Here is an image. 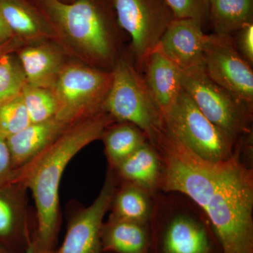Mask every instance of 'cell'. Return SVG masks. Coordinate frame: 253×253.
Listing matches in <instances>:
<instances>
[{
    "instance_id": "8",
    "label": "cell",
    "mask_w": 253,
    "mask_h": 253,
    "mask_svg": "<svg viewBox=\"0 0 253 253\" xmlns=\"http://www.w3.org/2000/svg\"><path fill=\"white\" fill-rule=\"evenodd\" d=\"M120 27L131 38L136 62L155 49L174 19L166 0H111Z\"/></svg>"
},
{
    "instance_id": "5",
    "label": "cell",
    "mask_w": 253,
    "mask_h": 253,
    "mask_svg": "<svg viewBox=\"0 0 253 253\" xmlns=\"http://www.w3.org/2000/svg\"><path fill=\"white\" fill-rule=\"evenodd\" d=\"M112 80L111 71L77 61L66 62L51 89L57 104L56 117L72 125L104 111Z\"/></svg>"
},
{
    "instance_id": "27",
    "label": "cell",
    "mask_w": 253,
    "mask_h": 253,
    "mask_svg": "<svg viewBox=\"0 0 253 253\" xmlns=\"http://www.w3.org/2000/svg\"><path fill=\"white\" fill-rule=\"evenodd\" d=\"M235 44L238 51L246 61L253 63V23H250L237 32Z\"/></svg>"
},
{
    "instance_id": "2",
    "label": "cell",
    "mask_w": 253,
    "mask_h": 253,
    "mask_svg": "<svg viewBox=\"0 0 253 253\" xmlns=\"http://www.w3.org/2000/svg\"><path fill=\"white\" fill-rule=\"evenodd\" d=\"M58 36L88 64L111 71L118 56V24L111 0H34ZM122 30V29H121Z\"/></svg>"
},
{
    "instance_id": "23",
    "label": "cell",
    "mask_w": 253,
    "mask_h": 253,
    "mask_svg": "<svg viewBox=\"0 0 253 253\" xmlns=\"http://www.w3.org/2000/svg\"><path fill=\"white\" fill-rule=\"evenodd\" d=\"M27 84L26 75L16 52L0 57V106L22 94Z\"/></svg>"
},
{
    "instance_id": "25",
    "label": "cell",
    "mask_w": 253,
    "mask_h": 253,
    "mask_svg": "<svg viewBox=\"0 0 253 253\" xmlns=\"http://www.w3.org/2000/svg\"><path fill=\"white\" fill-rule=\"evenodd\" d=\"M22 97H18L0 106V136L5 139L17 134L31 124Z\"/></svg>"
},
{
    "instance_id": "31",
    "label": "cell",
    "mask_w": 253,
    "mask_h": 253,
    "mask_svg": "<svg viewBox=\"0 0 253 253\" xmlns=\"http://www.w3.org/2000/svg\"><path fill=\"white\" fill-rule=\"evenodd\" d=\"M14 36L13 35L12 32L8 27L4 18L0 13V45L9 41Z\"/></svg>"
},
{
    "instance_id": "29",
    "label": "cell",
    "mask_w": 253,
    "mask_h": 253,
    "mask_svg": "<svg viewBox=\"0 0 253 253\" xmlns=\"http://www.w3.org/2000/svg\"><path fill=\"white\" fill-rule=\"evenodd\" d=\"M25 44H26L22 40L16 36L13 37L9 41L0 45V57L8 53L16 52L18 49L22 47Z\"/></svg>"
},
{
    "instance_id": "17",
    "label": "cell",
    "mask_w": 253,
    "mask_h": 253,
    "mask_svg": "<svg viewBox=\"0 0 253 253\" xmlns=\"http://www.w3.org/2000/svg\"><path fill=\"white\" fill-rule=\"evenodd\" d=\"M71 126L54 117L44 122L31 123L6 139L14 169L22 167L56 140Z\"/></svg>"
},
{
    "instance_id": "26",
    "label": "cell",
    "mask_w": 253,
    "mask_h": 253,
    "mask_svg": "<svg viewBox=\"0 0 253 253\" xmlns=\"http://www.w3.org/2000/svg\"><path fill=\"white\" fill-rule=\"evenodd\" d=\"M174 18H189L201 25L208 21L209 0H166Z\"/></svg>"
},
{
    "instance_id": "24",
    "label": "cell",
    "mask_w": 253,
    "mask_h": 253,
    "mask_svg": "<svg viewBox=\"0 0 253 253\" xmlns=\"http://www.w3.org/2000/svg\"><path fill=\"white\" fill-rule=\"evenodd\" d=\"M21 97L31 123L44 122L56 117L57 104L51 89L27 84Z\"/></svg>"
},
{
    "instance_id": "20",
    "label": "cell",
    "mask_w": 253,
    "mask_h": 253,
    "mask_svg": "<svg viewBox=\"0 0 253 253\" xmlns=\"http://www.w3.org/2000/svg\"><path fill=\"white\" fill-rule=\"evenodd\" d=\"M101 139L109 168L114 169L148 141L144 131L126 122H115L108 126Z\"/></svg>"
},
{
    "instance_id": "30",
    "label": "cell",
    "mask_w": 253,
    "mask_h": 253,
    "mask_svg": "<svg viewBox=\"0 0 253 253\" xmlns=\"http://www.w3.org/2000/svg\"><path fill=\"white\" fill-rule=\"evenodd\" d=\"M56 249H48L42 244L34 232L31 242L24 253H54Z\"/></svg>"
},
{
    "instance_id": "11",
    "label": "cell",
    "mask_w": 253,
    "mask_h": 253,
    "mask_svg": "<svg viewBox=\"0 0 253 253\" xmlns=\"http://www.w3.org/2000/svg\"><path fill=\"white\" fill-rule=\"evenodd\" d=\"M149 253H220L212 231L199 219L176 215L151 229Z\"/></svg>"
},
{
    "instance_id": "4",
    "label": "cell",
    "mask_w": 253,
    "mask_h": 253,
    "mask_svg": "<svg viewBox=\"0 0 253 253\" xmlns=\"http://www.w3.org/2000/svg\"><path fill=\"white\" fill-rule=\"evenodd\" d=\"M111 71L112 83L103 109L116 122L134 125L153 142L164 122L144 78L126 56H120Z\"/></svg>"
},
{
    "instance_id": "21",
    "label": "cell",
    "mask_w": 253,
    "mask_h": 253,
    "mask_svg": "<svg viewBox=\"0 0 253 253\" xmlns=\"http://www.w3.org/2000/svg\"><path fill=\"white\" fill-rule=\"evenodd\" d=\"M150 195L135 184L123 181L113 196L109 218L149 224L152 214Z\"/></svg>"
},
{
    "instance_id": "28",
    "label": "cell",
    "mask_w": 253,
    "mask_h": 253,
    "mask_svg": "<svg viewBox=\"0 0 253 253\" xmlns=\"http://www.w3.org/2000/svg\"><path fill=\"white\" fill-rule=\"evenodd\" d=\"M14 170L6 139L0 136V186L9 182Z\"/></svg>"
},
{
    "instance_id": "9",
    "label": "cell",
    "mask_w": 253,
    "mask_h": 253,
    "mask_svg": "<svg viewBox=\"0 0 253 253\" xmlns=\"http://www.w3.org/2000/svg\"><path fill=\"white\" fill-rule=\"evenodd\" d=\"M204 69L218 85L253 109V73L231 36L209 35L204 51Z\"/></svg>"
},
{
    "instance_id": "32",
    "label": "cell",
    "mask_w": 253,
    "mask_h": 253,
    "mask_svg": "<svg viewBox=\"0 0 253 253\" xmlns=\"http://www.w3.org/2000/svg\"><path fill=\"white\" fill-rule=\"evenodd\" d=\"M0 253H15L9 250L6 249V248L3 247L2 246L0 245Z\"/></svg>"
},
{
    "instance_id": "14",
    "label": "cell",
    "mask_w": 253,
    "mask_h": 253,
    "mask_svg": "<svg viewBox=\"0 0 253 253\" xmlns=\"http://www.w3.org/2000/svg\"><path fill=\"white\" fill-rule=\"evenodd\" d=\"M146 86L162 116L171 109L182 91L181 70L156 46L143 60L141 66Z\"/></svg>"
},
{
    "instance_id": "18",
    "label": "cell",
    "mask_w": 253,
    "mask_h": 253,
    "mask_svg": "<svg viewBox=\"0 0 253 253\" xmlns=\"http://www.w3.org/2000/svg\"><path fill=\"white\" fill-rule=\"evenodd\" d=\"M100 239L102 253H149L151 229L149 224L109 218Z\"/></svg>"
},
{
    "instance_id": "6",
    "label": "cell",
    "mask_w": 253,
    "mask_h": 253,
    "mask_svg": "<svg viewBox=\"0 0 253 253\" xmlns=\"http://www.w3.org/2000/svg\"><path fill=\"white\" fill-rule=\"evenodd\" d=\"M163 118L169 131L206 161L221 162L234 154L235 139L206 118L184 90Z\"/></svg>"
},
{
    "instance_id": "13",
    "label": "cell",
    "mask_w": 253,
    "mask_h": 253,
    "mask_svg": "<svg viewBox=\"0 0 253 253\" xmlns=\"http://www.w3.org/2000/svg\"><path fill=\"white\" fill-rule=\"evenodd\" d=\"M206 38L201 23L189 18H174L158 46L181 71H189L204 67Z\"/></svg>"
},
{
    "instance_id": "7",
    "label": "cell",
    "mask_w": 253,
    "mask_h": 253,
    "mask_svg": "<svg viewBox=\"0 0 253 253\" xmlns=\"http://www.w3.org/2000/svg\"><path fill=\"white\" fill-rule=\"evenodd\" d=\"M183 90L203 114L236 141L250 132L253 109L210 79L204 67L181 71Z\"/></svg>"
},
{
    "instance_id": "15",
    "label": "cell",
    "mask_w": 253,
    "mask_h": 253,
    "mask_svg": "<svg viewBox=\"0 0 253 253\" xmlns=\"http://www.w3.org/2000/svg\"><path fill=\"white\" fill-rule=\"evenodd\" d=\"M0 13L13 35L25 44L58 41L51 23L34 0H0Z\"/></svg>"
},
{
    "instance_id": "33",
    "label": "cell",
    "mask_w": 253,
    "mask_h": 253,
    "mask_svg": "<svg viewBox=\"0 0 253 253\" xmlns=\"http://www.w3.org/2000/svg\"><path fill=\"white\" fill-rule=\"evenodd\" d=\"M59 1H61V2L69 4V3H72L73 1H76V0H59Z\"/></svg>"
},
{
    "instance_id": "22",
    "label": "cell",
    "mask_w": 253,
    "mask_h": 253,
    "mask_svg": "<svg viewBox=\"0 0 253 253\" xmlns=\"http://www.w3.org/2000/svg\"><path fill=\"white\" fill-rule=\"evenodd\" d=\"M253 0H209V14L214 34L231 36L253 22Z\"/></svg>"
},
{
    "instance_id": "12",
    "label": "cell",
    "mask_w": 253,
    "mask_h": 253,
    "mask_svg": "<svg viewBox=\"0 0 253 253\" xmlns=\"http://www.w3.org/2000/svg\"><path fill=\"white\" fill-rule=\"evenodd\" d=\"M28 189L18 183L0 186V245L15 253H24L36 228L28 212Z\"/></svg>"
},
{
    "instance_id": "3",
    "label": "cell",
    "mask_w": 253,
    "mask_h": 253,
    "mask_svg": "<svg viewBox=\"0 0 253 253\" xmlns=\"http://www.w3.org/2000/svg\"><path fill=\"white\" fill-rule=\"evenodd\" d=\"M203 211L220 253H253V171L239 152L217 163L214 186Z\"/></svg>"
},
{
    "instance_id": "16",
    "label": "cell",
    "mask_w": 253,
    "mask_h": 253,
    "mask_svg": "<svg viewBox=\"0 0 253 253\" xmlns=\"http://www.w3.org/2000/svg\"><path fill=\"white\" fill-rule=\"evenodd\" d=\"M16 54L27 84L36 87L51 89L66 63L63 49L50 41L23 46Z\"/></svg>"
},
{
    "instance_id": "19",
    "label": "cell",
    "mask_w": 253,
    "mask_h": 253,
    "mask_svg": "<svg viewBox=\"0 0 253 253\" xmlns=\"http://www.w3.org/2000/svg\"><path fill=\"white\" fill-rule=\"evenodd\" d=\"M113 171L123 181L135 184L151 194L160 188L162 161L157 149L147 141Z\"/></svg>"
},
{
    "instance_id": "10",
    "label": "cell",
    "mask_w": 253,
    "mask_h": 253,
    "mask_svg": "<svg viewBox=\"0 0 253 253\" xmlns=\"http://www.w3.org/2000/svg\"><path fill=\"white\" fill-rule=\"evenodd\" d=\"M116 186V174L109 168L97 197L71 218L62 244L54 253H102L101 227L117 189Z\"/></svg>"
},
{
    "instance_id": "1",
    "label": "cell",
    "mask_w": 253,
    "mask_h": 253,
    "mask_svg": "<svg viewBox=\"0 0 253 253\" xmlns=\"http://www.w3.org/2000/svg\"><path fill=\"white\" fill-rule=\"evenodd\" d=\"M114 118L105 111L71 125L41 154L14 169L9 182L18 183L31 192L36 209L35 234L45 247L55 250L59 232V189L63 173L75 156L101 139Z\"/></svg>"
}]
</instances>
